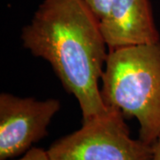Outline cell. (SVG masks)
Masks as SVG:
<instances>
[{
    "instance_id": "obj_4",
    "label": "cell",
    "mask_w": 160,
    "mask_h": 160,
    "mask_svg": "<svg viewBox=\"0 0 160 160\" xmlns=\"http://www.w3.org/2000/svg\"><path fill=\"white\" fill-rule=\"evenodd\" d=\"M57 99L44 101L0 94V160L25 154L48 134V126L61 109Z\"/></svg>"
},
{
    "instance_id": "obj_8",
    "label": "cell",
    "mask_w": 160,
    "mask_h": 160,
    "mask_svg": "<svg viewBox=\"0 0 160 160\" xmlns=\"http://www.w3.org/2000/svg\"><path fill=\"white\" fill-rule=\"evenodd\" d=\"M153 157L152 160H160V138L152 145Z\"/></svg>"
},
{
    "instance_id": "obj_5",
    "label": "cell",
    "mask_w": 160,
    "mask_h": 160,
    "mask_svg": "<svg viewBox=\"0 0 160 160\" xmlns=\"http://www.w3.org/2000/svg\"><path fill=\"white\" fill-rule=\"evenodd\" d=\"M100 27L109 49L160 41L150 0H112Z\"/></svg>"
},
{
    "instance_id": "obj_3",
    "label": "cell",
    "mask_w": 160,
    "mask_h": 160,
    "mask_svg": "<svg viewBox=\"0 0 160 160\" xmlns=\"http://www.w3.org/2000/svg\"><path fill=\"white\" fill-rule=\"evenodd\" d=\"M126 117L109 107L47 149L50 160H152V145L132 139Z\"/></svg>"
},
{
    "instance_id": "obj_1",
    "label": "cell",
    "mask_w": 160,
    "mask_h": 160,
    "mask_svg": "<svg viewBox=\"0 0 160 160\" xmlns=\"http://www.w3.org/2000/svg\"><path fill=\"white\" fill-rule=\"evenodd\" d=\"M24 48L51 65L79 104L82 121L108 109L99 82L109 52L100 20L83 0H44L21 35Z\"/></svg>"
},
{
    "instance_id": "obj_2",
    "label": "cell",
    "mask_w": 160,
    "mask_h": 160,
    "mask_svg": "<svg viewBox=\"0 0 160 160\" xmlns=\"http://www.w3.org/2000/svg\"><path fill=\"white\" fill-rule=\"evenodd\" d=\"M102 95L108 107L139 122V139L153 145L160 138V41L110 49Z\"/></svg>"
},
{
    "instance_id": "obj_6",
    "label": "cell",
    "mask_w": 160,
    "mask_h": 160,
    "mask_svg": "<svg viewBox=\"0 0 160 160\" xmlns=\"http://www.w3.org/2000/svg\"><path fill=\"white\" fill-rule=\"evenodd\" d=\"M97 16L99 20L105 16L109 11L112 0H83Z\"/></svg>"
},
{
    "instance_id": "obj_7",
    "label": "cell",
    "mask_w": 160,
    "mask_h": 160,
    "mask_svg": "<svg viewBox=\"0 0 160 160\" xmlns=\"http://www.w3.org/2000/svg\"><path fill=\"white\" fill-rule=\"evenodd\" d=\"M16 160H50V158L47 153V150H44L41 148L32 147L21 158Z\"/></svg>"
}]
</instances>
